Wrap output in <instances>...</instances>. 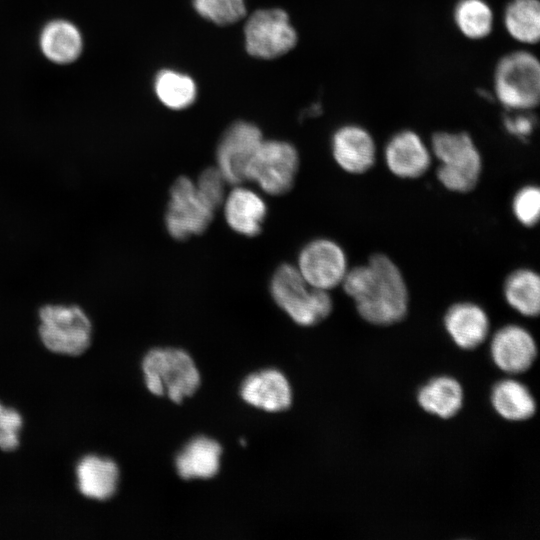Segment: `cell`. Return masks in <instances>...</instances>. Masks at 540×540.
I'll list each match as a JSON object with an SVG mask.
<instances>
[{
  "label": "cell",
  "mask_w": 540,
  "mask_h": 540,
  "mask_svg": "<svg viewBox=\"0 0 540 540\" xmlns=\"http://www.w3.org/2000/svg\"><path fill=\"white\" fill-rule=\"evenodd\" d=\"M359 316L377 326L402 321L409 309V291L397 264L383 253L370 256L366 264L349 268L342 283Z\"/></svg>",
  "instance_id": "1"
},
{
  "label": "cell",
  "mask_w": 540,
  "mask_h": 540,
  "mask_svg": "<svg viewBox=\"0 0 540 540\" xmlns=\"http://www.w3.org/2000/svg\"><path fill=\"white\" fill-rule=\"evenodd\" d=\"M429 146L432 156L439 162L436 176L444 188L455 193H468L477 186L483 160L468 133L435 132Z\"/></svg>",
  "instance_id": "2"
},
{
  "label": "cell",
  "mask_w": 540,
  "mask_h": 540,
  "mask_svg": "<svg viewBox=\"0 0 540 540\" xmlns=\"http://www.w3.org/2000/svg\"><path fill=\"white\" fill-rule=\"evenodd\" d=\"M493 94L509 111H530L540 99V63L529 50L503 55L493 73Z\"/></svg>",
  "instance_id": "3"
},
{
  "label": "cell",
  "mask_w": 540,
  "mask_h": 540,
  "mask_svg": "<svg viewBox=\"0 0 540 540\" xmlns=\"http://www.w3.org/2000/svg\"><path fill=\"white\" fill-rule=\"evenodd\" d=\"M147 389L180 403L199 388L201 377L192 357L180 348H154L142 361Z\"/></svg>",
  "instance_id": "4"
},
{
  "label": "cell",
  "mask_w": 540,
  "mask_h": 540,
  "mask_svg": "<svg viewBox=\"0 0 540 540\" xmlns=\"http://www.w3.org/2000/svg\"><path fill=\"white\" fill-rule=\"evenodd\" d=\"M270 293L276 304L301 326L322 322L333 309L329 291L309 286L297 267L291 264H282L275 270Z\"/></svg>",
  "instance_id": "5"
},
{
  "label": "cell",
  "mask_w": 540,
  "mask_h": 540,
  "mask_svg": "<svg viewBox=\"0 0 540 540\" xmlns=\"http://www.w3.org/2000/svg\"><path fill=\"white\" fill-rule=\"evenodd\" d=\"M39 335L55 353L77 356L91 344L92 325L76 305H45L39 311Z\"/></svg>",
  "instance_id": "6"
},
{
  "label": "cell",
  "mask_w": 540,
  "mask_h": 540,
  "mask_svg": "<svg viewBox=\"0 0 540 540\" xmlns=\"http://www.w3.org/2000/svg\"><path fill=\"white\" fill-rule=\"evenodd\" d=\"M298 167L294 146L285 141L263 140L247 168L246 180L269 195H282L292 188Z\"/></svg>",
  "instance_id": "7"
},
{
  "label": "cell",
  "mask_w": 540,
  "mask_h": 540,
  "mask_svg": "<svg viewBox=\"0 0 540 540\" xmlns=\"http://www.w3.org/2000/svg\"><path fill=\"white\" fill-rule=\"evenodd\" d=\"M214 212L199 194L195 182L181 176L170 188L165 226L173 238L184 240L203 233L210 225Z\"/></svg>",
  "instance_id": "8"
},
{
  "label": "cell",
  "mask_w": 540,
  "mask_h": 540,
  "mask_svg": "<svg viewBox=\"0 0 540 540\" xmlns=\"http://www.w3.org/2000/svg\"><path fill=\"white\" fill-rule=\"evenodd\" d=\"M244 34L247 52L263 59L279 57L297 42L287 13L278 8L255 11L246 22Z\"/></svg>",
  "instance_id": "9"
},
{
  "label": "cell",
  "mask_w": 540,
  "mask_h": 540,
  "mask_svg": "<svg viewBox=\"0 0 540 540\" xmlns=\"http://www.w3.org/2000/svg\"><path fill=\"white\" fill-rule=\"evenodd\" d=\"M296 267L309 286L324 291L341 285L350 268L344 249L328 238L307 243L298 255Z\"/></svg>",
  "instance_id": "10"
},
{
  "label": "cell",
  "mask_w": 540,
  "mask_h": 540,
  "mask_svg": "<svg viewBox=\"0 0 540 540\" xmlns=\"http://www.w3.org/2000/svg\"><path fill=\"white\" fill-rule=\"evenodd\" d=\"M263 140L260 129L245 121H238L225 131L217 147L216 167L229 184L247 181V168Z\"/></svg>",
  "instance_id": "11"
},
{
  "label": "cell",
  "mask_w": 540,
  "mask_h": 540,
  "mask_svg": "<svg viewBox=\"0 0 540 540\" xmlns=\"http://www.w3.org/2000/svg\"><path fill=\"white\" fill-rule=\"evenodd\" d=\"M384 163L400 179L422 177L432 165V152L424 139L411 129L394 133L383 149Z\"/></svg>",
  "instance_id": "12"
},
{
  "label": "cell",
  "mask_w": 540,
  "mask_h": 540,
  "mask_svg": "<svg viewBox=\"0 0 540 540\" xmlns=\"http://www.w3.org/2000/svg\"><path fill=\"white\" fill-rule=\"evenodd\" d=\"M537 353L533 335L521 325L506 324L491 337V358L494 364L507 374L517 375L529 370Z\"/></svg>",
  "instance_id": "13"
},
{
  "label": "cell",
  "mask_w": 540,
  "mask_h": 540,
  "mask_svg": "<svg viewBox=\"0 0 540 540\" xmlns=\"http://www.w3.org/2000/svg\"><path fill=\"white\" fill-rule=\"evenodd\" d=\"M332 156L345 172L360 175L376 163L377 146L372 134L358 124L339 127L331 139Z\"/></svg>",
  "instance_id": "14"
},
{
  "label": "cell",
  "mask_w": 540,
  "mask_h": 540,
  "mask_svg": "<svg viewBox=\"0 0 540 540\" xmlns=\"http://www.w3.org/2000/svg\"><path fill=\"white\" fill-rule=\"evenodd\" d=\"M240 396L249 405L266 412H280L292 403V389L286 376L269 368L248 375L240 386Z\"/></svg>",
  "instance_id": "15"
},
{
  "label": "cell",
  "mask_w": 540,
  "mask_h": 540,
  "mask_svg": "<svg viewBox=\"0 0 540 540\" xmlns=\"http://www.w3.org/2000/svg\"><path fill=\"white\" fill-rule=\"evenodd\" d=\"M444 328L456 346L472 350L485 342L490 333V319L485 309L471 301L452 304L443 318Z\"/></svg>",
  "instance_id": "16"
},
{
  "label": "cell",
  "mask_w": 540,
  "mask_h": 540,
  "mask_svg": "<svg viewBox=\"0 0 540 540\" xmlns=\"http://www.w3.org/2000/svg\"><path fill=\"white\" fill-rule=\"evenodd\" d=\"M222 205L225 220L232 230L248 237L260 233L267 206L258 193L240 184L235 185Z\"/></svg>",
  "instance_id": "17"
},
{
  "label": "cell",
  "mask_w": 540,
  "mask_h": 540,
  "mask_svg": "<svg viewBox=\"0 0 540 540\" xmlns=\"http://www.w3.org/2000/svg\"><path fill=\"white\" fill-rule=\"evenodd\" d=\"M222 448L214 439L198 436L189 441L175 458L178 475L185 480L214 477L221 465Z\"/></svg>",
  "instance_id": "18"
},
{
  "label": "cell",
  "mask_w": 540,
  "mask_h": 540,
  "mask_svg": "<svg viewBox=\"0 0 540 540\" xmlns=\"http://www.w3.org/2000/svg\"><path fill=\"white\" fill-rule=\"evenodd\" d=\"M464 392L453 377L441 375L430 379L417 393L419 406L441 419L454 417L462 408Z\"/></svg>",
  "instance_id": "19"
},
{
  "label": "cell",
  "mask_w": 540,
  "mask_h": 540,
  "mask_svg": "<svg viewBox=\"0 0 540 540\" xmlns=\"http://www.w3.org/2000/svg\"><path fill=\"white\" fill-rule=\"evenodd\" d=\"M80 492L97 500H107L117 489L119 469L110 459L94 455L84 457L77 466Z\"/></svg>",
  "instance_id": "20"
},
{
  "label": "cell",
  "mask_w": 540,
  "mask_h": 540,
  "mask_svg": "<svg viewBox=\"0 0 540 540\" xmlns=\"http://www.w3.org/2000/svg\"><path fill=\"white\" fill-rule=\"evenodd\" d=\"M490 399L495 412L508 421H526L536 412V401L529 388L513 378L498 381Z\"/></svg>",
  "instance_id": "21"
},
{
  "label": "cell",
  "mask_w": 540,
  "mask_h": 540,
  "mask_svg": "<svg viewBox=\"0 0 540 540\" xmlns=\"http://www.w3.org/2000/svg\"><path fill=\"white\" fill-rule=\"evenodd\" d=\"M506 303L524 317H537L540 312V277L531 268L510 272L503 283Z\"/></svg>",
  "instance_id": "22"
},
{
  "label": "cell",
  "mask_w": 540,
  "mask_h": 540,
  "mask_svg": "<svg viewBox=\"0 0 540 540\" xmlns=\"http://www.w3.org/2000/svg\"><path fill=\"white\" fill-rule=\"evenodd\" d=\"M82 45V37L77 27L65 20L49 22L40 35L43 54L58 64L75 61L82 51Z\"/></svg>",
  "instance_id": "23"
},
{
  "label": "cell",
  "mask_w": 540,
  "mask_h": 540,
  "mask_svg": "<svg viewBox=\"0 0 540 540\" xmlns=\"http://www.w3.org/2000/svg\"><path fill=\"white\" fill-rule=\"evenodd\" d=\"M503 25L517 43L536 44L540 38L539 0H510L503 11Z\"/></svg>",
  "instance_id": "24"
},
{
  "label": "cell",
  "mask_w": 540,
  "mask_h": 540,
  "mask_svg": "<svg viewBox=\"0 0 540 540\" xmlns=\"http://www.w3.org/2000/svg\"><path fill=\"white\" fill-rule=\"evenodd\" d=\"M453 21L464 37L481 40L493 31L495 16L485 0H459L453 9Z\"/></svg>",
  "instance_id": "25"
},
{
  "label": "cell",
  "mask_w": 540,
  "mask_h": 540,
  "mask_svg": "<svg viewBox=\"0 0 540 540\" xmlns=\"http://www.w3.org/2000/svg\"><path fill=\"white\" fill-rule=\"evenodd\" d=\"M158 99L168 108L184 109L196 98L197 88L188 75L173 70L160 71L154 83Z\"/></svg>",
  "instance_id": "26"
},
{
  "label": "cell",
  "mask_w": 540,
  "mask_h": 540,
  "mask_svg": "<svg viewBox=\"0 0 540 540\" xmlns=\"http://www.w3.org/2000/svg\"><path fill=\"white\" fill-rule=\"evenodd\" d=\"M193 5L198 14L218 25L235 23L246 12L244 0H193Z\"/></svg>",
  "instance_id": "27"
},
{
  "label": "cell",
  "mask_w": 540,
  "mask_h": 540,
  "mask_svg": "<svg viewBox=\"0 0 540 540\" xmlns=\"http://www.w3.org/2000/svg\"><path fill=\"white\" fill-rule=\"evenodd\" d=\"M511 209L515 219L524 227H534L540 218V190L533 184L519 188L514 194Z\"/></svg>",
  "instance_id": "28"
},
{
  "label": "cell",
  "mask_w": 540,
  "mask_h": 540,
  "mask_svg": "<svg viewBox=\"0 0 540 540\" xmlns=\"http://www.w3.org/2000/svg\"><path fill=\"white\" fill-rule=\"evenodd\" d=\"M228 182L217 167H209L201 172L195 186L204 200L216 210L222 205Z\"/></svg>",
  "instance_id": "29"
},
{
  "label": "cell",
  "mask_w": 540,
  "mask_h": 540,
  "mask_svg": "<svg viewBox=\"0 0 540 540\" xmlns=\"http://www.w3.org/2000/svg\"><path fill=\"white\" fill-rule=\"evenodd\" d=\"M22 417L14 409L6 408L0 403V449L12 451L19 445V431Z\"/></svg>",
  "instance_id": "30"
},
{
  "label": "cell",
  "mask_w": 540,
  "mask_h": 540,
  "mask_svg": "<svg viewBox=\"0 0 540 540\" xmlns=\"http://www.w3.org/2000/svg\"><path fill=\"white\" fill-rule=\"evenodd\" d=\"M503 119L505 130L519 140H527L536 126L535 117L529 111H511Z\"/></svg>",
  "instance_id": "31"
}]
</instances>
